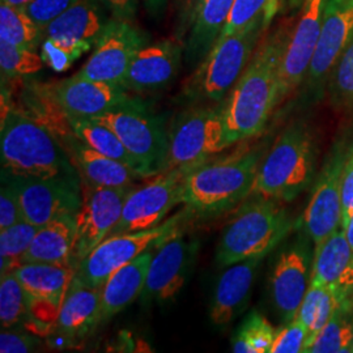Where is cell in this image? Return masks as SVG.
<instances>
[{
  "mask_svg": "<svg viewBox=\"0 0 353 353\" xmlns=\"http://www.w3.org/2000/svg\"><path fill=\"white\" fill-rule=\"evenodd\" d=\"M287 39L285 32L267 38L221 102L230 145L261 135L280 103L279 68Z\"/></svg>",
  "mask_w": 353,
  "mask_h": 353,
  "instance_id": "cell-1",
  "label": "cell"
},
{
  "mask_svg": "<svg viewBox=\"0 0 353 353\" xmlns=\"http://www.w3.org/2000/svg\"><path fill=\"white\" fill-rule=\"evenodd\" d=\"M1 169L17 176L76 179L80 176L50 130L20 110L1 87Z\"/></svg>",
  "mask_w": 353,
  "mask_h": 353,
  "instance_id": "cell-2",
  "label": "cell"
},
{
  "mask_svg": "<svg viewBox=\"0 0 353 353\" xmlns=\"http://www.w3.org/2000/svg\"><path fill=\"white\" fill-rule=\"evenodd\" d=\"M263 152L245 148L208 159L188 176L182 203L191 216L214 217L233 210L252 195Z\"/></svg>",
  "mask_w": 353,
  "mask_h": 353,
  "instance_id": "cell-3",
  "label": "cell"
},
{
  "mask_svg": "<svg viewBox=\"0 0 353 353\" xmlns=\"http://www.w3.org/2000/svg\"><path fill=\"white\" fill-rule=\"evenodd\" d=\"M276 199L255 196L243 203L223 229L216 248L219 267L265 256L278 248L296 227L287 207Z\"/></svg>",
  "mask_w": 353,
  "mask_h": 353,
  "instance_id": "cell-4",
  "label": "cell"
},
{
  "mask_svg": "<svg viewBox=\"0 0 353 353\" xmlns=\"http://www.w3.org/2000/svg\"><path fill=\"white\" fill-rule=\"evenodd\" d=\"M316 176V147L303 121L290 123L262 159L252 195L290 202L310 186Z\"/></svg>",
  "mask_w": 353,
  "mask_h": 353,
  "instance_id": "cell-5",
  "label": "cell"
},
{
  "mask_svg": "<svg viewBox=\"0 0 353 353\" xmlns=\"http://www.w3.org/2000/svg\"><path fill=\"white\" fill-rule=\"evenodd\" d=\"M270 17L262 14L234 34L219 37L186 80L182 96L194 103H220L250 63Z\"/></svg>",
  "mask_w": 353,
  "mask_h": 353,
  "instance_id": "cell-6",
  "label": "cell"
},
{
  "mask_svg": "<svg viewBox=\"0 0 353 353\" xmlns=\"http://www.w3.org/2000/svg\"><path fill=\"white\" fill-rule=\"evenodd\" d=\"M110 127L138 161L143 176L152 178L169 169V128L164 117L134 99L101 117L92 118Z\"/></svg>",
  "mask_w": 353,
  "mask_h": 353,
  "instance_id": "cell-7",
  "label": "cell"
},
{
  "mask_svg": "<svg viewBox=\"0 0 353 353\" xmlns=\"http://www.w3.org/2000/svg\"><path fill=\"white\" fill-rule=\"evenodd\" d=\"M229 147L223 103H199L176 115L169 127V169L208 160Z\"/></svg>",
  "mask_w": 353,
  "mask_h": 353,
  "instance_id": "cell-8",
  "label": "cell"
},
{
  "mask_svg": "<svg viewBox=\"0 0 353 353\" xmlns=\"http://www.w3.org/2000/svg\"><path fill=\"white\" fill-rule=\"evenodd\" d=\"M201 163L166 169L145 185L135 186L128 194L121 219L109 236L145 230L164 223L166 214L182 203L188 176Z\"/></svg>",
  "mask_w": 353,
  "mask_h": 353,
  "instance_id": "cell-9",
  "label": "cell"
},
{
  "mask_svg": "<svg viewBox=\"0 0 353 353\" xmlns=\"http://www.w3.org/2000/svg\"><path fill=\"white\" fill-rule=\"evenodd\" d=\"M190 217L191 214L185 208L183 212L174 214L157 227L108 236L77 265L76 275L92 285L101 287L118 268L132 262L143 252L174 233Z\"/></svg>",
  "mask_w": 353,
  "mask_h": 353,
  "instance_id": "cell-10",
  "label": "cell"
},
{
  "mask_svg": "<svg viewBox=\"0 0 353 353\" xmlns=\"http://www.w3.org/2000/svg\"><path fill=\"white\" fill-rule=\"evenodd\" d=\"M16 191L24 220L41 228L63 217H76L83 194L81 181L17 176L1 169Z\"/></svg>",
  "mask_w": 353,
  "mask_h": 353,
  "instance_id": "cell-11",
  "label": "cell"
},
{
  "mask_svg": "<svg viewBox=\"0 0 353 353\" xmlns=\"http://www.w3.org/2000/svg\"><path fill=\"white\" fill-rule=\"evenodd\" d=\"M314 243L301 229L279 252L270 274L271 301L281 321L296 319L300 305L312 284Z\"/></svg>",
  "mask_w": 353,
  "mask_h": 353,
  "instance_id": "cell-12",
  "label": "cell"
},
{
  "mask_svg": "<svg viewBox=\"0 0 353 353\" xmlns=\"http://www.w3.org/2000/svg\"><path fill=\"white\" fill-rule=\"evenodd\" d=\"M199 250V242L181 228L153 248L144 290V303H170L183 290Z\"/></svg>",
  "mask_w": 353,
  "mask_h": 353,
  "instance_id": "cell-13",
  "label": "cell"
},
{
  "mask_svg": "<svg viewBox=\"0 0 353 353\" xmlns=\"http://www.w3.org/2000/svg\"><path fill=\"white\" fill-rule=\"evenodd\" d=\"M353 150L347 140H339L322 166L307 203L301 227L309 234L314 246L326 240L336 229L343 227L341 214V176L345 161Z\"/></svg>",
  "mask_w": 353,
  "mask_h": 353,
  "instance_id": "cell-14",
  "label": "cell"
},
{
  "mask_svg": "<svg viewBox=\"0 0 353 353\" xmlns=\"http://www.w3.org/2000/svg\"><path fill=\"white\" fill-rule=\"evenodd\" d=\"M134 188L135 185L101 188L81 181L83 202L76 214L75 243L71 258V265L75 268L110 234L119 221L127 196Z\"/></svg>",
  "mask_w": 353,
  "mask_h": 353,
  "instance_id": "cell-15",
  "label": "cell"
},
{
  "mask_svg": "<svg viewBox=\"0 0 353 353\" xmlns=\"http://www.w3.org/2000/svg\"><path fill=\"white\" fill-rule=\"evenodd\" d=\"M352 36L353 0H327L316 51L303 81L307 101L322 99L330 75Z\"/></svg>",
  "mask_w": 353,
  "mask_h": 353,
  "instance_id": "cell-16",
  "label": "cell"
},
{
  "mask_svg": "<svg viewBox=\"0 0 353 353\" xmlns=\"http://www.w3.org/2000/svg\"><path fill=\"white\" fill-rule=\"evenodd\" d=\"M327 0H303L300 19L288 34L279 68L280 102L303 84L316 51Z\"/></svg>",
  "mask_w": 353,
  "mask_h": 353,
  "instance_id": "cell-17",
  "label": "cell"
},
{
  "mask_svg": "<svg viewBox=\"0 0 353 353\" xmlns=\"http://www.w3.org/2000/svg\"><path fill=\"white\" fill-rule=\"evenodd\" d=\"M145 45L143 33L128 21L114 19L77 75L122 84L137 52Z\"/></svg>",
  "mask_w": 353,
  "mask_h": 353,
  "instance_id": "cell-18",
  "label": "cell"
},
{
  "mask_svg": "<svg viewBox=\"0 0 353 353\" xmlns=\"http://www.w3.org/2000/svg\"><path fill=\"white\" fill-rule=\"evenodd\" d=\"M113 20V14L100 0H77L46 26L43 33L76 61L96 46Z\"/></svg>",
  "mask_w": 353,
  "mask_h": 353,
  "instance_id": "cell-19",
  "label": "cell"
},
{
  "mask_svg": "<svg viewBox=\"0 0 353 353\" xmlns=\"http://www.w3.org/2000/svg\"><path fill=\"white\" fill-rule=\"evenodd\" d=\"M50 87L68 118H97L135 99L122 84L90 80L77 74L51 83Z\"/></svg>",
  "mask_w": 353,
  "mask_h": 353,
  "instance_id": "cell-20",
  "label": "cell"
},
{
  "mask_svg": "<svg viewBox=\"0 0 353 353\" xmlns=\"http://www.w3.org/2000/svg\"><path fill=\"white\" fill-rule=\"evenodd\" d=\"M182 54V46L174 41L145 43L134 57L122 85L134 93L154 92L168 87L178 75Z\"/></svg>",
  "mask_w": 353,
  "mask_h": 353,
  "instance_id": "cell-21",
  "label": "cell"
},
{
  "mask_svg": "<svg viewBox=\"0 0 353 353\" xmlns=\"http://www.w3.org/2000/svg\"><path fill=\"white\" fill-rule=\"evenodd\" d=\"M312 283L327 287L343 307L353 309V249L344 228L314 246Z\"/></svg>",
  "mask_w": 353,
  "mask_h": 353,
  "instance_id": "cell-22",
  "label": "cell"
},
{
  "mask_svg": "<svg viewBox=\"0 0 353 353\" xmlns=\"http://www.w3.org/2000/svg\"><path fill=\"white\" fill-rule=\"evenodd\" d=\"M265 256H255L228 265L214 287L210 305V321L216 327H225L246 310L258 270Z\"/></svg>",
  "mask_w": 353,
  "mask_h": 353,
  "instance_id": "cell-23",
  "label": "cell"
},
{
  "mask_svg": "<svg viewBox=\"0 0 353 353\" xmlns=\"http://www.w3.org/2000/svg\"><path fill=\"white\" fill-rule=\"evenodd\" d=\"M101 314L100 287L74 275L55 318V332L67 339H81L99 327Z\"/></svg>",
  "mask_w": 353,
  "mask_h": 353,
  "instance_id": "cell-24",
  "label": "cell"
},
{
  "mask_svg": "<svg viewBox=\"0 0 353 353\" xmlns=\"http://www.w3.org/2000/svg\"><path fill=\"white\" fill-rule=\"evenodd\" d=\"M61 143L75 166L80 179L93 186L126 188L135 185V179H144L126 165L89 148L85 143L76 137L75 132L64 138Z\"/></svg>",
  "mask_w": 353,
  "mask_h": 353,
  "instance_id": "cell-25",
  "label": "cell"
},
{
  "mask_svg": "<svg viewBox=\"0 0 353 353\" xmlns=\"http://www.w3.org/2000/svg\"><path fill=\"white\" fill-rule=\"evenodd\" d=\"M12 272L26 290L30 309L46 305L58 314L76 268L71 265L23 263Z\"/></svg>",
  "mask_w": 353,
  "mask_h": 353,
  "instance_id": "cell-26",
  "label": "cell"
},
{
  "mask_svg": "<svg viewBox=\"0 0 353 353\" xmlns=\"http://www.w3.org/2000/svg\"><path fill=\"white\" fill-rule=\"evenodd\" d=\"M153 248L143 252L132 262L118 268L100 287L101 325L123 312L141 296L153 255Z\"/></svg>",
  "mask_w": 353,
  "mask_h": 353,
  "instance_id": "cell-27",
  "label": "cell"
},
{
  "mask_svg": "<svg viewBox=\"0 0 353 353\" xmlns=\"http://www.w3.org/2000/svg\"><path fill=\"white\" fill-rule=\"evenodd\" d=\"M234 0H203L191 20L189 38L185 48L186 62L199 64L214 48L228 17L233 8Z\"/></svg>",
  "mask_w": 353,
  "mask_h": 353,
  "instance_id": "cell-28",
  "label": "cell"
},
{
  "mask_svg": "<svg viewBox=\"0 0 353 353\" xmlns=\"http://www.w3.org/2000/svg\"><path fill=\"white\" fill-rule=\"evenodd\" d=\"M75 234V217L58 219L48 225L39 228L29 249L21 258V265L23 263L71 265Z\"/></svg>",
  "mask_w": 353,
  "mask_h": 353,
  "instance_id": "cell-29",
  "label": "cell"
},
{
  "mask_svg": "<svg viewBox=\"0 0 353 353\" xmlns=\"http://www.w3.org/2000/svg\"><path fill=\"white\" fill-rule=\"evenodd\" d=\"M71 126L75 132L76 137L85 143L89 148L93 151L99 152L103 156L113 159L126 165L139 176H143L141 168L138 161L132 157V154L127 151L122 140L113 130L96 119H83V118H70Z\"/></svg>",
  "mask_w": 353,
  "mask_h": 353,
  "instance_id": "cell-30",
  "label": "cell"
},
{
  "mask_svg": "<svg viewBox=\"0 0 353 353\" xmlns=\"http://www.w3.org/2000/svg\"><path fill=\"white\" fill-rule=\"evenodd\" d=\"M341 306L338 296L330 288L322 284H310L296 316L307 328L303 352Z\"/></svg>",
  "mask_w": 353,
  "mask_h": 353,
  "instance_id": "cell-31",
  "label": "cell"
},
{
  "mask_svg": "<svg viewBox=\"0 0 353 353\" xmlns=\"http://www.w3.org/2000/svg\"><path fill=\"white\" fill-rule=\"evenodd\" d=\"M43 38V30L26 14L21 7L1 1L0 41L8 42L14 46L36 50Z\"/></svg>",
  "mask_w": 353,
  "mask_h": 353,
  "instance_id": "cell-32",
  "label": "cell"
},
{
  "mask_svg": "<svg viewBox=\"0 0 353 353\" xmlns=\"http://www.w3.org/2000/svg\"><path fill=\"white\" fill-rule=\"evenodd\" d=\"M353 309L341 306L303 353H351Z\"/></svg>",
  "mask_w": 353,
  "mask_h": 353,
  "instance_id": "cell-33",
  "label": "cell"
},
{
  "mask_svg": "<svg viewBox=\"0 0 353 353\" xmlns=\"http://www.w3.org/2000/svg\"><path fill=\"white\" fill-rule=\"evenodd\" d=\"M276 330L256 310L250 312L232 339L236 353H270Z\"/></svg>",
  "mask_w": 353,
  "mask_h": 353,
  "instance_id": "cell-34",
  "label": "cell"
},
{
  "mask_svg": "<svg viewBox=\"0 0 353 353\" xmlns=\"http://www.w3.org/2000/svg\"><path fill=\"white\" fill-rule=\"evenodd\" d=\"M39 228L23 220L12 227L0 229V275L12 272L21 265V258L29 249Z\"/></svg>",
  "mask_w": 353,
  "mask_h": 353,
  "instance_id": "cell-35",
  "label": "cell"
},
{
  "mask_svg": "<svg viewBox=\"0 0 353 353\" xmlns=\"http://www.w3.org/2000/svg\"><path fill=\"white\" fill-rule=\"evenodd\" d=\"M0 278V323L3 328H14L32 316L30 303L13 272Z\"/></svg>",
  "mask_w": 353,
  "mask_h": 353,
  "instance_id": "cell-36",
  "label": "cell"
},
{
  "mask_svg": "<svg viewBox=\"0 0 353 353\" xmlns=\"http://www.w3.org/2000/svg\"><path fill=\"white\" fill-rule=\"evenodd\" d=\"M327 92L335 108L353 114V36L330 75Z\"/></svg>",
  "mask_w": 353,
  "mask_h": 353,
  "instance_id": "cell-37",
  "label": "cell"
},
{
  "mask_svg": "<svg viewBox=\"0 0 353 353\" xmlns=\"http://www.w3.org/2000/svg\"><path fill=\"white\" fill-rule=\"evenodd\" d=\"M43 65L45 62L36 50L0 41V70L3 79L19 80L26 76L34 75Z\"/></svg>",
  "mask_w": 353,
  "mask_h": 353,
  "instance_id": "cell-38",
  "label": "cell"
},
{
  "mask_svg": "<svg viewBox=\"0 0 353 353\" xmlns=\"http://www.w3.org/2000/svg\"><path fill=\"white\" fill-rule=\"evenodd\" d=\"M275 7L276 0H234L233 8L220 37L237 33L241 29L250 26L262 14H267L271 19L275 12Z\"/></svg>",
  "mask_w": 353,
  "mask_h": 353,
  "instance_id": "cell-39",
  "label": "cell"
},
{
  "mask_svg": "<svg viewBox=\"0 0 353 353\" xmlns=\"http://www.w3.org/2000/svg\"><path fill=\"white\" fill-rule=\"evenodd\" d=\"M306 339L307 328L296 318L276 331V336L270 353H303Z\"/></svg>",
  "mask_w": 353,
  "mask_h": 353,
  "instance_id": "cell-40",
  "label": "cell"
},
{
  "mask_svg": "<svg viewBox=\"0 0 353 353\" xmlns=\"http://www.w3.org/2000/svg\"><path fill=\"white\" fill-rule=\"evenodd\" d=\"M77 0H32L21 8L42 30L65 12Z\"/></svg>",
  "mask_w": 353,
  "mask_h": 353,
  "instance_id": "cell-41",
  "label": "cell"
},
{
  "mask_svg": "<svg viewBox=\"0 0 353 353\" xmlns=\"http://www.w3.org/2000/svg\"><path fill=\"white\" fill-rule=\"evenodd\" d=\"M24 220L19 196L12 185L1 176L0 188V229L12 227Z\"/></svg>",
  "mask_w": 353,
  "mask_h": 353,
  "instance_id": "cell-42",
  "label": "cell"
},
{
  "mask_svg": "<svg viewBox=\"0 0 353 353\" xmlns=\"http://www.w3.org/2000/svg\"><path fill=\"white\" fill-rule=\"evenodd\" d=\"M42 345V341L34 335L12 328H3L0 334V352L28 353L36 352Z\"/></svg>",
  "mask_w": 353,
  "mask_h": 353,
  "instance_id": "cell-43",
  "label": "cell"
},
{
  "mask_svg": "<svg viewBox=\"0 0 353 353\" xmlns=\"http://www.w3.org/2000/svg\"><path fill=\"white\" fill-rule=\"evenodd\" d=\"M42 59L46 65H49L55 72H64L67 71L72 63L75 62V58L61 48L58 43H55L51 38L45 37L42 41Z\"/></svg>",
  "mask_w": 353,
  "mask_h": 353,
  "instance_id": "cell-44",
  "label": "cell"
},
{
  "mask_svg": "<svg viewBox=\"0 0 353 353\" xmlns=\"http://www.w3.org/2000/svg\"><path fill=\"white\" fill-rule=\"evenodd\" d=\"M341 214L344 228L353 214V150L345 161L341 176Z\"/></svg>",
  "mask_w": 353,
  "mask_h": 353,
  "instance_id": "cell-45",
  "label": "cell"
},
{
  "mask_svg": "<svg viewBox=\"0 0 353 353\" xmlns=\"http://www.w3.org/2000/svg\"><path fill=\"white\" fill-rule=\"evenodd\" d=\"M110 11L114 19L128 21L134 17L138 7V0H100Z\"/></svg>",
  "mask_w": 353,
  "mask_h": 353,
  "instance_id": "cell-46",
  "label": "cell"
},
{
  "mask_svg": "<svg viewBox=\"0 0 353 353\" xmlns=\"http://www.w3.org/2000/svg\"><path fill=\"white\" fill-rule=\"evenodd\" d=\"M178 1L181 6L182 24L185 26L191 24V20H192L195 12L198 11L199 6L202 4L203 0H178Z\"/></svg>",
  "mask_w": 353,
  "mask_h": 353,
  "instance_id": "cell-47",
  "label": "cell"
},
{
  "mask_svg": "<svg viewBox=\"0 0 353 353\" xmlns=\"http://www.w3.org/2000/svg\"><path fill=\"white\" fill-rule=\"evenodd\" d=\"M150 11L153 13L161 12L164 10L166 0H145Z\"/></svg>",
  "mask_w": 353,
  "mask_h": 353,
  "instance_id": "cell-48",
  "label": "cell"
},
{
  "mask_svg": "<svg viewBox=\"0 0 353 353\" xmlns=\"http://www.w3.org/2000/svg\"><path fill=\"white\" fill-rule=\"evenodd\" d=\"M344 230H345V234H347L348 242H350V245L352 246L353 249V214L352 216L350 217V220H348L347 225L344 227Z\"/></svg>",
  "mask_w": 353,
  "mask_h": 353,
  "instance_id": "cell-49",
  "label": "cell"
},
{
  "mask_svg": "<svg viewBox=\"0 0 353 353\" xmlns=\"http://www.w3.org/2000/svg\"><path fill=\"white\" fill-rule=\"evenodd\" d=\"M1 1H6V3H8L11 6H16V7H23V6H26V3H29L32 0H1Z\"/></svg>",
  "mask_w": 353,
  "mask_h": 353,
  "instance_id": "cell-50",
  "label": "cell"
},
{
  "mask_svg": "<svg viewBox=\"0 0 353 353\" xmlns=\"http://www.w3.org/2000/svg\"><path fill=\"white\" fill-rule=\"evenodd\" d=\"M351 353H353V339H352V348H351Z\"/></svg>",
  "mask_w": 353,
  "mask_h": 353,
  "instance_id": "cell-51",
  "label": "cell"
}]
</instances>
